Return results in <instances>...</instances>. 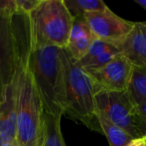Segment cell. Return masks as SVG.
Masks as SVG:
<instances>
[{"label": "cell", "instance_id": "obj_5", "mask_svg": "<svg viewBox=\"0 0 146 146\" xmlns=\"http://www.w3.org/2000/svg\"><path fill=\"white\" fill-rule=\"evenodd\" d=\"M15 0H0V99L14 79L17 67Z\"/></svg>", "mask_w": 146, "mask_h": 146}, {"label": "cell", "instance_id": "obj_8", "mask_svg": "<svg viewBox=\"0 0 146 146\" xmlns=\"http://www.w3.org/2000/svg\"><path fill=\"white\" fill-rule=\"evenodd\" d=\"M134 66L131 60L121 52L108 64L88 72L96 93L98 91H126L129 87Z\"/></svg>", "mask_w": 146, "mask_h": 146}, {"label": "cell", "instance_id": "obj_15", "mask_svg": "<svg viewBox=\"0 0 146 146\" xmlns=\"http://www.w3.org/2000/svg\"><path fill=\"white\" fill-rule=\"evenodd\" d=\"M64 3L73 18L100 12L108 8L102 0H64Z\"/></svg>", "mask_w": 146, "mask_h": 146}, {"label": "cell", "instance_id": "obj_17", "mask_svg": "<svg viewBox=\"0 0 146 146\" xmlns=\"http://www.w3.org/2000/svg\"><path fill=\"white\" fill-rule=\"evenodd\" d=\"M137 124L141 137L146 136V103L137 106Z\"/></svg>", "mask_w": 146, "mask_h": 146}, {"label": "cell", "instance_id": "obj_18", "mask_svg": "<svg viewBox=\"0 0 146 146\" xmlns=\"http://www.w3.org/2000/svg\"><path fill=\"white\" fill-rule=\"evenodd\" d=\"M127 146H146L145 138H137V139H133Z\"/></svg>", "mask_w": 146, "mask_h": 146}, {"label": "cell", "instance_id": "obj_2", "mask_svg": "<svg viewBox=\"0 0 146 146\" xmlns=\"http://www.w3.org/2000/svg\"><path fill=\"white\" fill-rule=\"evenodd\" d=\"M30 64L45 114L64 115L66 101L65 48L35 49L32 46Z\"/></svg>", "mask_w": 146, "mask_h": 146}, {"label": "cell", "instance_id": "obj_7", "mask_svg": "<svg viewBox=\"0 0 146 146\" xmlns=\"http://www.w3.org/2000/svg\"><path fill=\"white\" fill-rule=\"evenodd\" d=\"M85 19L95 39L121 48L134 28L135 22L121 18L108 7L100 12L86 14Z\"/></svg>", "mask_w": 146, "mask_h": 146}, {"label": "cell", "instance_id": "obj_4", "mask_svg": "<svg viewBox=\"0 0 146 146\" xmlns=\"http://www.w3.org/2000/svg\"><path fill=\"white\" fill-rule=\"evenodd\" d=\"M66 55V101L64 115L85 125L88 129L101 133L97 119L95 102L96 89L88 73L72 58Z\"/></svg>", "mask_w": 146, "mask_h": 146}, {"label": "cell", "instance_id": "obj_16", "mask_svg": "<svg viewBox=\"0 0 146 146\" xmlns=\"http://www.w3.org/2000/svg\"><path fill=\"white\" fill-rule=\"evenodd\" d=\"M114 45L109 44L107 42H104V41L98 40V39H95L94 42L92 43L91 47L89 48L88 52L86 53V55L81 59L80 61H78V64L80 66H84L87 63H89L90 61H92L93 59H95L96 57H98L100 54L104 53L105 51H107L108 49H110L111 47H113Z\"/></svg>", "mask_w": 146, "mask_h": 146}, {"label": "cell", "instance_id": "obj_14", "mask_svg": "<svg viewBox=\"0 0 146 146\" xmlns=\"http://www.w3.org/2000/svg\"><path fill=\"white\" fill-rule=\"evenodd\" d=\"M128 92L137 106L146 103V67L134 66Z\"/></svg>", "mask_w": 146, "mask_h": 146}, {"label": "cell", "instance_id": "obj_19", "mask_svg": "<svg viewBox=\"0 0 146 146\" xmlns=\"http://www.w3.org/2000/svg\"><path fill=\"white\" fill-rule=\"evenodd\" d=\"M135 2L137 3L138 5H140V6L146 11V0H135ZM145 23H146V21H145Z\"/></svg>", "mask_w": 146, "mask_h": 146}, {"label": "cell", "instance_id": "obj_6", "mask_svg": "<svg viewBox=\"0 0 146 146\" xmlns=\"http://www.w3.org/2000/svg\"><path fill=\"white\" fill-rule=\"evenodd\" d=\"M95 102L98 112L125 130L133 139L141 138L137 124V105L128 90L98 91L95 94Z\"/></svg>", "mask_w": 146, "mask_h": 146}, {"label": "cell", "instance_id": "obj_20", "mask_svg": "<svg viewBox=\"0 0 146 146\" xmlns=\"http://www.w3.org/2000/svg\"><path fill=\"white\" fill-rule=\"evenodd\" d=\"M0 146H18L16 142H6V143H1Z\"/></svg>", "mask_w": 146, "mask_h": 146}, {"label": "cell", "instance_id": "obj_11", "mask_svg": "<svg viewBox=\"0 0 146 146\" xmlns=\"http://www.w3.org/2000/svg\"><path fill=\"white\" fill-rule=\"evenodd\" d=\"M122 52L135 66L146 67V23L135 22L129 37L121 47Z\"/></svg>", "mask_w": 146, "mask_h": 146}, {"label": "cell", "instance_id": "obj_1", "mask_svg": "<svg viewBox=\"0 0 146 146\" xmlns=\"http://www.w3.org/2000/svg\"><path fill=\"white\" fill-rule=\"evenodd\" d=\"M17 35V67L15 72L18 146H42L45 112L30 64L31 35L27 14L14 16Z\"/></svg>", "mask_w": 146, "mask_h": 146}, {"label": "cell", "instance_id": "obj_13", "mask_svg": "<svg viewBox=\"0 0 146 146\" xmlns=\"http://www.w3.org/2000/svg\"><path fill=\"white\" fill-rule=\"evenodd\" d=\"M62 116L45 114L44 139L42 146H66L61 130Z\"/></svg>", "mask_w": 146, "mask_h": 146}, {"label": "cell", "instance_id": "obj_10", "mask_svg": "<svg viewBox=\"0 0 146 146\" xmlns=\"http://www.w3.org/2000/svg\"><path fill=\"white\" fill-rule=\"evenodd\" d=\"M95 40L93 33L91 32L89 25L84 16L74 17L66 50L74 60L80 61L91 47Z\"/></svg>", "mask_w": 146, "mask_h": 146}, {"label": "cell", "instance_id": "obj_9", "mask_svg": "<svg viewBox=\"0 0 146 146\" xmlns=\"http://www.w3.org/2000/svg\"><path fill=\"white\" fill-rule=\"evenodd\" d=\"M16 129L17 116L14 75V79L7 87L3 98L0 99V144L16 142Z\"/></svg>", "mask_w": 146, "mask_h": 146}, {"label": "cell", "instance_id": "obj_3", "mask_svg": "<svg viewBox=\"0 0 146 146\" xmlns=\"http://www.w3.org/2000/svg\"><path fill=\"white\" fill-rule=\"evenodd\" d=\"M27 17L33 48H66L73 17L64 0H40Z\"/></svg>", "mask_w": 146, "mask_h": 146}, {"label": "cell", "instance_id": "obj_12", "mask_svg": "<svg viewBox=\"0 0 146 146\" xmlns=\"http://www.w3.org/2000/svg\"><path fill=\"white\" fill-rule=\"evenodd\" d=\"M97 119L99 122L101 133L107 138L110 146H127L133 138L124 129L120 128L107 117L97 111Z\"/></svg>", "mask_w": 146, "mask_h": 146}, {"label": "cell", "instance_id": "obj_21", "mask_svg": "<svg viewBox=\"0 0 146 146\" xmlns=\"http://www.w3.org/2000/svg\"><path fill=\"white\" fill-rule=\"evenodd\" d=\"M144 138H145V141H146V136H145V137H144Z\"/></svg>", "mask_w": 146, "mask_h": 146}]
</instances>
